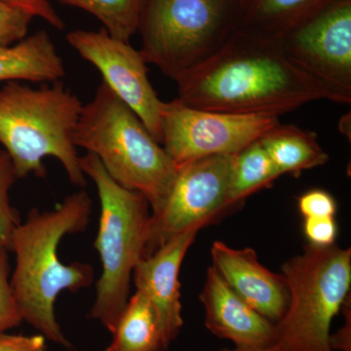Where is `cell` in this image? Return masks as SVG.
<instances>
[{
  "label": "cell",
  "mask_w": 351,
  "mask_h": 351,
  "mask_svg": "<svg viewBox=\"0 0 351 351\" xmlns=\"http://www.w3.org/2000/svg\"><path fill=\"white\" fill-rule=\"evenodd\" d=\"M29 14L0 0V47L12 45L27 36L31 25Z\"/></svg>",
  "instance_id": "603a6c76"
},
{
  "label": "cell",
  "mask_w": 351,
  "mask_h": 351,
  "mask_svg": "<svg viewBox=\"0 0 351 351\" xmlns=\"http://www.w3.org/2000/svg\"><path fill=\"white\" fill-rule=\"evenodd\" d=\"M281 269L290 299L276 324V345L284 351H334L332 319L350 292V248L308 244Z\"/></svg>",
  "instance_id": "52a82bcc"
},
{
  "label": "cell",
  "mask_w": 351,
  "mask_h": 351,
  "mask_svg": "<svg viewBox=\"0 0 351 351\" xmlns=\"http://www.w3.org/2000/svg\"><path fill=\"white\" fill-rule=\"evenodd\" d=\"M73 143L98 157L120 186L144 195L152 214L162 209L179 168L138 115L105 82L83 105Z\"/></svg>",
  "instance_id": "3957f363"
},
{
  "label": "cell",
  "mask_w": 351,
  "mask_h": 351,
  "mask_svg": "<svg viewBox=\"0 0 351 351\" xmlns=\"http://www.w3.org/2000/svg\"><path fill=\"white\" fill-rule=\"evenodd\" d=\"M80 164L94 182L101 204L95 248L100 255L101 274L90 317L112 335L130 299L134 269L145 257L151 206L144 195L117 184L94 154L80 156Z\"/></svg>",
  "instance_id": "5b68a950"
},
{
  "label": "cell",
  "mask_w": 351,
  "mask_h": 351,
  "mask_svg": "<svg viewBox=\"0 0 351 351\" xmlns=\"http://www.w3.org/2000/svg\"><path fill=\"white\" fill-rule=\"evenodd\" d=\"M239 25V0H144L140 54L177 82L213 56Z\"/></svg>",
  "instance_id": "8992f818"
},
{
  "label": "cell",
  "mask_w": 351,
  "mask_h": 351,
  "mask_svg": "<svg viewBox=\"0 0 351 351\" xmlns=\"http://www.w3.org/2000/svg\"><path fill=\"white\" fill-rule=\"evenodd\" d=\"M219 351H284L282 348H279L276 343L269 346H263V348H237L234 346L233 348H223Z\"/></svg>",
  "instance_id": "f1b7e54d"
},
{
  "label": "cell",
  "mask_w": 351,
  "mask_h": 351,
  "mask_svg": "<svg viewBox=\"0 0 351 351\" xmlns=\"http://www.w3.org/2000/svg\"><path fill=\"white\" fill-rule=\"evenodd\" d=\"M276 38L284 54L335 103H351V0H338Z\"/></svg>",
  "instance_id": "9c48e42d"
},
{
  "label": "cell",
  "mask_w": 351,
  "mask_h": 351,
  "mask_svg": "<svg viewBox=\"0 0 351 351\" xmlns=\"http://www.w3.org/2000/svg\"><path fill=\"white\" fill-rule=\"evenodd\" d=\"M106 351L166 350L151 302L136 291L129 299Z\"/></svg>",
  "instance_id": "ac0fdd59"
},
{
  "label": "cell",
  "mask_w": 351,
  "mask_h": 351,
  "mask_svg": "<svg viewBox=\"0 0 351 351\" xmlns=\"http://www.w3.org/2000/svg\"><path fill=\"white\" fill-rule=\"evenodd\" d=\"M83 104L62 80L38 89L7 82L0 88V144L9 154L18 179L47 175L43 159L52 156L63 165L69 181L84 188L73 133Z\"/></svg>",
  "instance_id": "277c9868"
},
{
  "label": "cell",
  "mask_w": 351,
  "mask_h": 351,
  "mask_svg": "<svg viewBox=\"0 0 351 351\" xmlns=\"http://www.w3.org/2000/svg\"><path fill=\"white\" fill-rule=\"evenodd\" d=\"M213 269L235 294L257 313L276 324L289 304V289L282 274H276L258 263L251 248L233 249L221 241L211 248Z\"/></svg>",
  "instance_id": "4fadbf2b"
},
{
  "label": "cell",
  "mask_w": 351,
  "mask_h": 351,
  "mask_svg": "<svg viewBox=\"0 0 351 351\" xmlns=\"http://www.w3.org/2000/svg\"><path fill=\"white\" fill-rule=\"evenodd\" d=\"M279 123L276 115L210 112L175 99L164 106L161 145L180 168L204 157L237 154Z\"/></svg>",
  "instance_id": "ba28073f"
},
{
  "label": "cell",
  "mask_w": 351,
  "mask_h": 351,
  "mask_svg": "<svg viewBox=\"0 0 351 351\" xmlns=\"http://www.w3.org/2000/svg\"><path fill=\"white\" fill-rule=\"evenodd\" d=\"M240 1H241V0H239V3H240Z\"/></svg>",
  "instance_id": "f546056e"
},
{
  "label": "cell",
  "mask_w": 351,
  "mask_h": 351,
  "mask_svg": "<svg viewBox=\"0 0 351 351\" xmlns=\"http://www.w3.org/2000/svg\"><path fill=\"white\" fill-rule=\"evenodd\" d=\"M279 177L278 171L260 141L249 145L233 156L226 208L269 186Z\"/></svg>",
  "instance_id": "d6986e66"
},
{
  "label": "cell",
  "mask_w": 351,
  "mask_h": 351,
  "mask_svg": "<svg viewBox=\"0 0 351 351\" xmlns=\"http://www.w3.org/2000/svg\"><path fill=\"white\" fill-rule=\"evenodd\" d=\"M199 299L205 326L237 348H263L276 343V324L263 317L230 288L210 267Z\"/></svg>",
  "instance_id": "5bb4252c"
},
{
  "label": "cell",
  "mask_w": 351,
  "mask_h": 351,
  "mask_svg": "<svg viewBox=\"0 0 351 351\" xmlns=\"http://www.w3.org/2000/svg\"><path fill=\"white\" fill-rule=\"evenodd\" d=\"M179 99L197 110L278 117L325 90L298 69L276 38L239 27L216 53L177 82Z\"/></svg>",
  "instance_id": "6da1fadb"
},
{
  "label": "cell",
  "mask_w": 351,
  "mask_h": 351,
  "mask_svg": "<svg viewBox=\"0 0 351 351\" xmlns=\"http://www.w3.org/2000/svg\"><path fill=\"white\" fill-rule=\"evenodd\" d=\"M5 1L29 14L32 18H39L45 21L60 31L64 27V21L60 18L48 0H5Z\"/></svg>",
  "instance_id": "484cf974"
},
{
  "label": "cell",
  "mask_w": 351,
  "mask_h": 351,
  "mask_svg": "<svg viewBox=\"0 0 351 351\" xmlns=\"http://www.w3.org/2000/svg\"><path fill=\"white\" fill-rule=\"evenodd\" d=\"M92 207L90 195L80 191L52 211L32 208L12 237L16 263L10 282L23 321L66 348H71V343L58 323L55 302L63 291L77 292L91 286L94 270L88 263H62L58 249L66 235L86 230Z\"/></svg>",
  "instance_id": "7a4b0ae2"
},
{
  "label": "cell",
  "mask_w": 351,
  "mask_h": 351,
  "mask_svg": "<svg viewBox=\"0 0 351 351\" xmlns=\"http://www.w3.org/2000/svg\"><path fill=\"white\" fill-rule=\"evenodd\" d=\"M23 322L10 282L8 251L0 246V334Z\"/></svg>",
  "instance_id": "7402d4cb"
},
{
  "label": "cell",
  "mask_w": 351,
  "mask_h": 351,
  "mask_svg": "<svg viewBox=\"0 0 351 351\" xmlns=\"http://www.w3.org/2000/svg\"><path fill=\"white\" fill-rule=\"evenodd\" d=\"M233 156H213L184 164L162 209L152 214L145 257L178 233L206 226L226 209Z\"/></svg>",
  "instance_id": "30bf717a"
},
{
  "label": "cell",
  "mask_w": 351,
  "mask_h": 351,
  "mask_svg": "<svg viewBox=\"0 0 351 351\" xmlns=\"http://www.w3.org/2000/svg\"><path fill=\"white\" fill-rule=\"evenodd\" d=\"M304 232L309 244L327 247L335 244L338 226L334 218H306Z\"/></svg>",
  "instance_id": "d4e9b609"
},
{
  "label": "cell",
  "mask_w": 351,
  "mask_h": 351,
  "mask_svg": "<svg viewBox=\"0 0 351 351\" xmlns=\"http://www.w3.org/2000/svg\"><path fill=\"white\" fill-rule=\"evenodd\" d=\"M345 314V324L334 334L330 335V346L334 351H351V304L350 295L341 306Z\"/></svg>",
  "instance_id": "83f0119b"
},
{
  "label": "cell",
  "mask_w": 351,
  "mask_h": 351,
  "mask_svg": "<svg viewBox=\"0 0 351 351\" xmlns=\"http://www.w3.org/2000/svg\"><path fill=\"white\" fill-rule=\"evenodd\" d=\"M64 76L63 59L46 32L0 47V82L52 83Z\"/></svg>",
  "instance_id": "9a60e30c"
},
{
  "label": "cell",
  "mask_w": 351,
  "mask_h": 351,
  "mask_svg": "<svg viewBox=\"0 0 351 351\" xmlns=\"http://www.w3.org/2000/svg\"><path fill=\"white\" fill-rule=\"evenodd\" d=\"M304 218H334L337 202L332 195L323 189L307 191L298 201Z\"/></svg>",
  "instance_id": "cb8c5ba5"
},
{
  "label": "cell",
  "mask_w": 351,
  "mask_h": 351,
  "mask_svg": "<svg viewBox=\"0 0 351 351\" xmlns=\"http://www.w3.org/2000/svg\"><path fill=\"white\" fill-rule=\"evenodd\" d=\"M91 14L112 38L129 43L138 32L144 0H58Z\"/></svg>",
  "instance_id": "ffe728a7"
},
{
  "label": "cell",
  "mask_w": 351,
  "mask_h": 351,
  "mask_svg": "<svg viewBox=\"0 0 351 351\" xmlns=\"http://www.w3.org/2000/svg\"><path fill=\"white\" fill-rule=\"evenodd\" d=\"M0 351H46V339L43 335L0 334Z\"/></svg>",
  "instance_id": "4316f807"
},
{
  "label": "cell",
  "mask_w": 351,
  "mask_h": 351,
  "mask_svg": "<svg viewBox=\"0 0 351 351\" xmlns=\"http://www.w3.org/2000/svg\"><path fill=\"white\" fill-rule=\"evenodd\" d=\"M158 351H166V350H158Z\"/></svg>",
  "instance_id": "4dcf8cb0"
},
{
  "label": "cell",
  "mask_w": 351,
  "mask_h": 351,
  "mask_svg": "<svg viewBox=\"0 0 351 351\" xmlns=\"http://www.w3.org/2000/svg\"><path fill=\"white\" fill-rule=\"evenodd\" d=\"M258 141L280 176L301 173L324 165L329 160L317 136L298 126L279 123Z\"/></svg>",
  "instance_id": "e0dca14e"
},
{
  "label": "cell",
  "mask_w": 351,
  "mask_h": 351,
  "mask_svg": "<svg viewBox=\"0 0 351 351\" xmlns=\"http://www.w3.org/2000/svg\"><path fill=\"white\" fill-rule=\"evenodd\" d=\"M66 41L80 56L98 69L103 82L138 115L152 137L161 145V121L165 101L157 96L147 76L140 51L112 38L105 29H75Z\"/></svg>",
  "instance_id": "8fae6325"
},
{
  "label": "cell",
  "mask_w": 351,
  "mask_h": 351,
  "mask_svg": "<svg viewBox=\"0 0 351 351\" xmlns=\"http://www.w3.org/2000/svg\"><path fill=\"white\" fill-rule=\"evenodd\" d=\"M18 176L10 156L0 149V246L11 252L12 237L21 223L19 212L11 205L10 189Z\"/></svg>",
  "instance_id": "44dd1931"
},
{
  "label": "cell",
  "mask_w": 351,
  "mask_h": 351,
  "mask_svg": "<svg viewBox=\"0 0 351 351\" xmlns=\"http://www.w3.org/2000/svg\"><path fill=\"white\" fill-rule=\"evenodd\" d=\"M202 226H193L178 233L152 255L143 258L132 274L138 292L151 302L165 350L177 338L184 325L180 302V269L186 252Z\"/></svg>",
  "instance_id": "7c38bea8"
},
{
  "label": "cell",
  "mask_w": 351,
  "mask_h": 351,
  "mask_svg": "<svg viewBox=\"0 0 351 351\" xmlns=\"http://www.w3.org/2000/svg\"><path fill=\"white\" fill-rule=\"evenodd\" d=\"M338 0H241L239 27L278 38Z\"/></svg>",
  "instance_id": "2e32d148"
}]
</instances>
